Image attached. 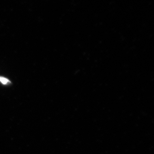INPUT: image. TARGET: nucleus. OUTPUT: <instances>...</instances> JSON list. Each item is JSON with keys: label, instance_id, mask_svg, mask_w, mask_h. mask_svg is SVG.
Segmentation results:
<instances>
[{"label": "nucleus", "instance_id": "f257e3e1", "mask_svg": "<svg viewBox=\"0 0 154 154\" xmlns=\"http://www.w3.org/2000/svg\"><path fill=\"white\" fill-rule=\"evenodd\" d=\"M0 81L2 83H3V84H7V83L10 82L9 80H8L4 78L3 77H0Z\"/></svg>", "mask_w": 154, "mask_h": 154}]
</instances>
